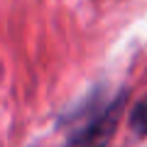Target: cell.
I'll list each match as a JSON object with an SVG mask.
<instances>
[{
	"label": "cell",
	"mask_w": 147,
	"mask_h": 147,
	"mask_svg": "<svg viewBox=\"0 0 147 147\" xmlns=\"http://www.w3.org/2000/svg\"><path fill=\"white\" fill-rule=\"evenodd\" d=\"M132 125L140 132H147V100H142L135 108V113H132Z\"/></svg>",
	"instance_id": "cell-2"
},
{
	"label": "cell",
	"mask_w": 147,
	"mask_h": 147,
	"mask_svg": "<svg viewBox=\"0 0 147 147\" xmlns=\"http://www.w3.org/2000/svg\"><path fill=\"white\" fill-rule=\"evenodd\" d=\"M115 118H118V108H113V113H105V115L96 118V120L88 123L76 137H71L66 147H100L105 142V137L113 132Z\"/></svg>",
	"instance_id": "cell-1"
}]
</instances>
